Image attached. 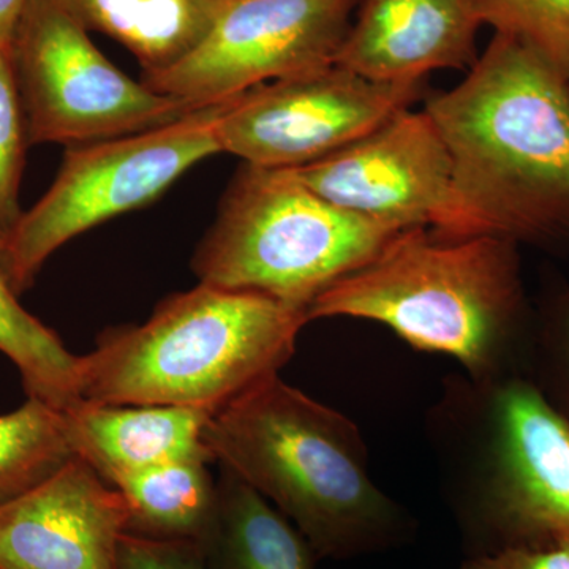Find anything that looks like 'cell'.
Instances as JSON below:
<instances>
[{
    "label": "cell",
    "instance_id": "3",
    "mask_svg": "<svg viewBox=\"0 0 569 569\" xmlns=\"http://www.w3.org/2000/svg\"><path fill=\"white\" fill-rule=\"evenodd\" d=\"M213 462L274 505L318 559L348 560L406 545L417 523L378 488L361 430L280 376L206 422Z\"/></svg>",
    "mask_w": 569,
    "mask_h": 569
},
{
    "label": "cell",
    "instance_id": "10",
    "mask_svg": "<svg viewBox=\"0 0 569 569\" xmlns=\"http://www.w3.org/2000/svg\"><path fill=\"white\" fill-rule=\"evenodd\" d=\"M358 6L359 0H228L187 58L141 82L204 108L326 69L335 66Z\"/></svg>",
    "mask_w": 569,
    "mask_h": 569
},
{
    "label": "cell",
    "instance_id": "1",
    "mask_svg": "<svg viewBox=\"0 0 569 569\" xmlns=\"http://www.w3.org/2000/svg\"><path fill=\"white\" fill-rule=\"evenodd\" d=\"M467 236L569 253V80L493 33L451 91L429 97Z\"/></svg>",
    "mask_w": 569,
    "mask_h": 569
},
{
    "label": "cell",
    "instance_id": "14",
    "mask_svg": "<svg viewBox=\"0 0 569 569\" xmlns=\"http://www.w3.org/2000/svg\"><path fill=\"white\" fill-rule=\"evenodd\" d=\"M74 455L116 488L148 468L212 459L203 432L212 411L173 406H80L63 411Z\"/></svg>",
    "mask_w": 569,
    "mask_h": 569
},
{
    "label": "cell",
    "instance_id": "8",
    "mask_svg": "<svg viewBox=\"0 0 569 569\" xmlns=\"http://www.w3.org/2000/svg\"><path fill=\"white\" fill-rule=\"evenodd\" d=\"M10 59L31 146L112 140L198 110L127 77L58 0L26 2Z\"/></svg>",
    "mask_w": 569,
    "mask_h": 569
},
{
    "label": "cell",
    "instance_id": "9",
    "mask_svg": "<svg viewBox=\"0 0 569 569\" xmlns=\"http://www.w3.org/2000/svg\"><path fill=\"white\" fill-rule=\"evenodd\" d=\"M426 80L378 82L331 66L257 86L224 103L220 151L242 163L290 170L323 159L410 110Z\"/></svg>",
    "mask_w": 569,
    "mask_h": 569
},
{
    "label": "cell",
    "instance_id": "2",
    "mask_svg": "<svg viewBox=\"0 0 569 569\" xmlns=\"http://www.w3.org/2000/svg\"><path fill=\"white\" fill-rule=\"evenodd\" d=\"M336 317L385 325L415 350L456 359L475 380L527 377L535 307L520 246L500 236L400 231L307 309L309 321Z\"/></svg>",
    "mask_w": 569,
    "mask_h": 569
},
{
    "label": "cell",
    "instance_id": "15",
    "mask_svg": "<svg viewBox=\"0 0 569 569\" xmlns=\"http://www.w3.org/2000/svg\"><path fill=\"white\" fill-rule=\"evenodd\" d=\"M86 31L102 32L140 62L142 77L181 62L206 39L228 0H58Z\"/></svg>",
    "mask_w": 569,
    "mask_h": 569
},
{
    "label": "cell",
    "instance_id": "22",
    "mask_svg": "<svg viewBox=\"0 0 569 569\" xmlns=\"http://www.w3.org/2000/svg\"><path fill=\"white\" fill-rule=\"evenodd\" d=\"M29 144L10 50L0 47V247L20 222V189Z\"/></svg>",
    "mask_w": 569,
    "mask_h": 569
},
{
    "label": "cell",
    "instance_id": "12",
    "mask_svg": "<svg viewBox=\"0 0 569 569\" xmlns=\"http://www.w3.org/2000/svg\"><path fill=\"white\" fill-rule=\"evenodd\" d=\"M129 508L78 456L0 505V569H121Z\"/></svg>",
    "mask_w": 569,
    "mask_h": 569
},
{
    "label": "cell",
    "instance_id": "4",
    "mask_svg": "<svg viewBox=\"0 0 569 569\" xmlns=\"http://www.w3.org/2000/svg\"><path fill=\"white\" fill-rule=\"evenodd\" d=\"M426 432L468 557L569 548V421L529 377L445 378Z\"/></svg>",
    "mask_w": 569,
    "mask_h": 569
},
{
    "label": "cell",
    "instance_id": "17",
    "mask_svg": "<svg viewBox=\"0 0 569 569\" xmlns=\"http://www.w3.org/2000/svg\"><path fill=\"white\" fill-rule=\"evenodd\" d=\"M208 458L173 460L116 485L129 508L127 533L204 548L216 523L217 479Z\"/></svg>",
    "mask_w": 569,
    "mask_h": 569
},
{
    "label": "cell",
    "instance_id": "5",
    "mask_svg": "<svg viewBox=\"0 0 569 569\" xmlns=\"http://www.w3.org/2000/svg\"><path fill=\"white\" fill-rule=\"evenodd\" d=\"M309 323L271 296L198 283L140 325L104 329L80 356L78 391L93 406L217 410L279 376Z\"/></svg>",
    "mask_w": 569,
    "mask_h": 569
},
{
    "label": "cell",
    "instance_id": "24",
    "mask_svg": "<svg viewBox=\"0 0 569 569\" xmlns=\"http://www.w3.org/2000/svg\"><path fill=\"white\" fill-rule=\"evenodd\" d=\"M460 569H569V548L503 549L467 557Z\"/></svg>",
    "mask_w": 569,
    "mask_h": 569
},
{
    "label": "cell",
    "instance_id": "13",
    "mask_svg": "<svg viewBox=\"0 0 569 569\" xmlns=\"http://www.w3.org/2000/svg\"><path fill=\"white\" fill-rule=\"evenodd\" d=\"M481 26L477 0H362L336 66L378 82L470 70Z\"/></svg>",
    "mask_w": 569,
    "mask_h": 569
},
{
    "label": "cell",
    "instance_id": "6",
    "mask_svg": "<svg viewBox=\"0 0 569 569\" xmlns=\"http://www.w3.org/2000/svg\"><path fill=\"white\" fill-rule=\"evenodd\" d=\"M403 230L337 208L288 170L242 163L194 249L198 282L306 310Z\"/></svg>",
    "mask_w": 569,
    "mask_h": 569
},
{
    "label": "cell",
    "instance_id": "20",
    "mask_svg": "<svg viewBox=\"0 0 569 569\" xmlns=\"http://www.w3.org/2000/svg\"><path fill=\"white\" fill-rule=\"evenodd\" d=\"M479 20L515 37L569 80V0H477Z\"/></svg>",
    "mask_w": 569,
    "mask_h": 569
},
{
    "label": "cell",
    "instance_id": "19",
    "mask_svg": "<svg viewBox=\"0 0 569 569\" xmlns=\"http://www.w3.org/2000/svg\"><path fill=\"white\" fill-rule=\"evenodd\" d=\"M66 415L28 397L0 415V505L22 496L74 458Z\"/></svg>",
    "mask_w": 569,
    "mask_h": 569
},
{
    "label": "cell",
    "instance_id": "7",
    "mask_svg": "<svg viewBox=\"0 0 569 569\" xmlns=\"http://www.w3.org/2000/svg\"><path fill=\"white\" fill-rule=\"evenodd\" d=\"M227 102L148 132L66 148L54 182L0 247V269L11 290L26 293L71 239L152 203L194 164L222 152L217 121Z\"/></svg>",
    "mask_w": 569,
    "mask_h": 569
},
{
    "label": "cell",
    "instance_id": "11",
    "mask_svg": "<svg viewBox=\"0 0 569 569\" xmlns=\"http://www.w3.org/2000/svg\"><path fill=\"white\" fill-rule=\"evenodd\" d=\"M288 171L355 216L397 230L427 227L467 236L451 157L426 110L399 112L346 148Z\"/></svg>",
    "mask_w": 569,
    "mask_h": 569
},
{
    "label": "cell",
    "instance_id": "18",
    "mask_svg": "<svg viewBox=\"0 0 569 569\" xmlns=\"http://www.w3.org/2000/svg\"><path fill=\"white\" fill-rule=\"evenodd\" d=\"M0 353L20 372L28 397L67 411L81 403L80 356L24 309L0 269Z\"/></svg>",
    "mask_w": 569,
    "mask_h": 569
},
{
    "label": "cell",
    "instance_id": "23",
    "mask_svg": "<svg viewBox=\"0 0 569 569\" xmlns=\"http://www.w3.org/2000/svg\"><path fill=\"white\" fill-rule=\"evenodd\" d=\"M121 569H209L204 550L194 542L160 541L126 533L119 546Z\"/></svg>",
    "mask_w": 569,
    "mask_h": 569
},
{
    "label": "cell",
    "instance_id": "21",
    "mask_svg": "<svg viewBox=\"0 0 569 569\" xmlns=\"http://www.w3.org/2000/svg\"><path fill=\"white\" fill-rule=\"evenodd\" d=\"M527 377L569 421V279L535 307Z\"/></svg>",
    "mask_w": 569,
    "mask_h": 569
},
{
    "label": "cell",
    "instance_id": "16",
    "mask_svg": "<svg viewBox=\"0 0 569 569\" xmlns=\"http://www.w3.org/2000/svg\"><path fill=\"white\" fill-rule=\"evenodd\" d=\"M220 467L216 523L204 545L209 569H316L305 535L238 475Z\"/></svg>",
    "mask_w": 569,
    "mask_h": 569
},
{
    "label": "cell",
    "instance_id": "25",
    "mask_svg": "<svg viewBox=\"0 0 569 569\" xmlns=\"http://www.w3.org/2000/svg\"><path fill=\"white\" fill-rule=\"evenodd\" d=\"M28 0H0V47L10 50L11 36Z\"/></svg>",
    "mask_w": 569,
    "mask_h": 569
}]
</instances>
